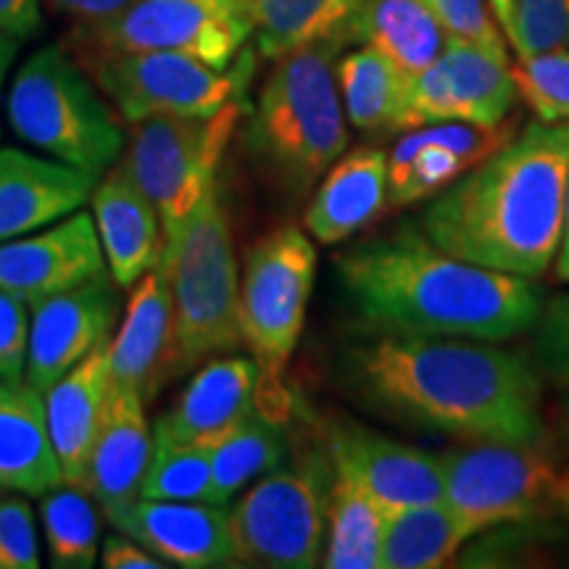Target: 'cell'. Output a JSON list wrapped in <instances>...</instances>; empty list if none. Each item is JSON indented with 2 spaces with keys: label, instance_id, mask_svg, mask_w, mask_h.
<instances>
[{
  "label": "cell",
  "instance_id": "cell-30",
  "mask_svg": "<svg viewBox=\"0 0 569 569\" xmlns=\"http://www.w3.org/2000/svg\"><path fill=\"white\" fill-rule=\"evenodd\" d=\"M336 469L327 511V540L322 567L327 569H380L382 532L388 515L346 469Z\"/></svg>",
  "mask_w": 569,
  "mask_h": 569
},
{
  "label": "cell",
  "instance_id": "cell-17",
  "mask_svg": "<svg viewBox=\"0 0 569 569\" xmlns=\"http://www.w3.org/2000/svg\"><path fill=\"white\" fill-rule=\"evenodd\" d=\"M507 140L503 130H482L467 122L401 132L388 153V206L401 209L427 201Z\"/></svg>",
  "mask_w": 569,
  "mask_h": 569
},
{
  "label": "cell",
  "instance_id": "cell-39",
  "mask_svg": "<svg viewBox=\"0 0 569 569\" xmlns=\"http://www.w3.org/2000/svg\"><path fill=\"white\" fill-rule=\"evenodd\" d=\"M446 122H459V109L446 69L440 67V61H436L432 67L409 77L403 132Z\"/></svg>",
  "mask_w": 569,
  "mask_h": 569
},
{
  "label": "cell",
  "instance_id": "cell-46",
  "mask_svg": "<svg viewBox=\"0 0 569 569\" xmlns=\"http://www.w3.org/2000/svg\"><path fill=\"white\" fill-rule=\"evenodd\" d=\"M17 51H19V40H13L11 34L0 32V96H3L6 74H9V69H11L13 56H17Z\"/></svg>",
  "mask_w": 569,
  "mask_h": 569
},
{
  "label": "cell",
  "instance_id": "cell-7",
  "mask_svg": "<svg viewBox=\"0 0 569 569\" xmlns=\"http://www.w3.org/2000/svg\"><path fill=\"white\" fill-rule=\"evenodd\" d=\"M317 253L309 232L282 224L248 248L240 272L243 346L261 369L264 411L284 419V369L293 359L306 325Z\"/></svg>",
  "mask_w": 569,
  "mask_h": 569
},
{
  "label": "cell",
  "instance_id": "cell-42",
  "mask_svg": "<svg viewBox=\"0 0 569 569\" xmlns=\"http://www.w3.org/2000/svg\"><path fill=\"white\" fill-rule=\"evenodd\" d=\"M101 565L106 569H163V567H169L167 561L148 551L146 546L138 543L134 538L124 536L122 530L113 532V536L103 540Z\"/></svg>",
  "mask_w": 569,
  "mask_h": 569
},
{
  "label": "cell",
  "instance_id": "cell-5",
  "mask_svg": "<svg viewBox=\"0 0 569 569\" xmlns=\"http://www.w3.org/2000/svg\"><path fill=\"white\" fill-rule=\"evenodd\" d=\"M174 306V375L243 346L240 267L219 180L172 240L161 264Z\"/></svg>",
  "mask_w": 569,
  "mask_h": 569
},
{
  "label": "cell",
  "instance_id": "cell-32",
  "mask_svg": "<svg viewBox=\"0 0 569 569\" xmlns=\"http://www.w3.org/2000/svg\"><path fill=\"white\" fill-rule=\"evenodd\" d=\"M361 42L386 53L403 74L415 77L440 59L446 32L422 0H372Z\"/></svg>",
  "mask_w": 569,
  "mask_h": 569
},
{
  "label": "cell",
  "instance_id": "cell-6",
  "mask_svg": "<svg viewBox=\"0 0 569 569\" xmlns=\"http://www.w3.org/2000/svg\"><path fill=\"white\" fill-rule=\"evenodd\" d=\"M6 117L27 146L101 177L124 151L113 106L63 46H42L13 77Z\"/></svg>",
  "mask_w": 569,
  "mask_h": 569
},
{
  "label": "cell",
  "instance_id": "cell-49",
  "mask_svg": "<svg viewBox=\"0 0 569 569\" xmlns=\"http://www.w3.org/2000/svg\"><path fill=\"white\" fill-rule=\"evenodd\" d=\"M0 490H3V488H0ZM0 496H3V493H0Z\"/></svg>",
  "mask_w": 569,
  "mask_h": 569
},
{
  "label": "cell",
  "instance_id": "cell-20",
  "mask_svg": "<svg viewBox=\"0 0 569 569\" xmlns=\"http://www.w3.org/2000/svg\"><path fill=\"white\" fill-rule=\"evenodd\" d=\"M90 206L111 280L119 288H132L140 277L161 264L163 227L159 211L119 161L98 177Z\"/></svg>",
  "mask_w": 569,
  "mask_h": 569
},
{
  "label": "cell",
  "instance_id": "cell-3",
  "mask_svg": "<svg viewBox=\"0 0 569 569\" xmlns=\"http://www.w3.org/2000/svg\"><path fill=\"white\" fill-rule=\"evenodd\" d=\"M569 180V122L532 119L430 198L422 232L443 251L540 280L557 259Z\"/></svg>",
  "mask_w": 569,
  "mask_h": 569
},
{
  "label": "cell",
  "instance_id": "cell-22",
  "mask_svg": "<svg viewBox=\"0 0 569 569\" xmlns=\"http://www.w3.org/2000/svg\"><path fill=\"white\" fill-rule=\"evenodd\" d=\"M51 440L67 486L88 490L90 457L111 398L109 343L84 356L42 393Z\"/></svg>",
  "mask_w": 569,
  "mask_h": 569
},
{
  "label": "cell",
  "instance_id": "cell-43",
  "mask_svg": "<svg viewBox=\"0 0 569 569\" xmlns=\"http://www.w3.org/2000/svg\"><path fill=\"white\" fill-rule=\"evenodd\" d=\"M42 24L40 0H0V32L13 40H30Z\"/></svg>",
  "mask_w": 569,
  "mask_h": 569
},
{
  "label": "cell",
  "instance_id": "cell-35",
  "mask_svg": "<svg viewBox=\"0 0 569 569\" xmlns=\"http://www.w3.org/2000/svg\"><path fill=\"white\" fill-rule=\"evenodd\" d=\"M488 9L517 59L569 48V0H488Z\"/></svg>",
  "mask_w": 569,
  "mask_h": 569
},
{
  "label": "cell",
  "instance_id": "cell-48",
  "mask_svg": "<svg viewBox=\"0 0 569 569\" xmlns=\"http://www.w3.org/2000/svg\"><path fill=\"white\" fill-rule=\"evenodd\" d=\"M553 425H557L561 443H565V448L569 451V396L561 398V403L557 407V417H553Z\"/></svg>",
  "mask_w": 569,
  "mask_h": 569
},
{
  "label": "cell",
  "instance_id": "cell-15",
  "mask_svg": "<svg viewBox=\"0 0 569 569\" xmlns=\"http://www.w3.org/2000/svg\"><path fill=\"white\" fill-rule=\"evenodd\" d=\"M327 453L332 465L359 480L386 515L443 501L440 453L422 451L356 422L327 430Z\"/></svg>",
  "mask_w": 569,
  "mask_h": 569
},
{
  "label": "cell",
  "instance_id": "cell-34",
  "mask_svg": "<svg viewBox=\"0 0 569 569\" xmlns=\"http://www.w3.org/2000/svg\"><path fill=\"white\" fill-rule=\"evenodd\" d=\"M140 496L211 503V443H180L153 436V453L140 482Z\"/></svg>",
  "mask_w": 569,
  "mask_h": 569
},
{
  "label": "cell",
  "instance_id": "cell-14",
  "mask_svg": "<svg viewBox=\"0 0 569 569\" xmlns=\"http://www.w3.org/2000/svg\"><path fill=\"white\" fill-rule=\"evenodd\" d=\"M119 284L106 272L32 306L24 380L46 393L84 356L111 340L119 317Z\"/></svg>",
  "mask_w": 569,
  "mask_h": 569
},
{
  "label": "cell",
  "instance_id": "cell-13",
  "mask_svg": "<svg viewBox=\"0 0 569 569\" xmlns=\"http://www.w3.org/2000/svg\"><path fill=\"white\" fill-rule=\"evenodd\" d=\"M106 272L109 264L96 222L82 209L0 243V290L21 298L30 309Z\"/></svg>",
  "mask_w": 569,
  "mask_h": 569
},
{
  "label": "cell",
  "instance_id": "cell-2",
  "mask_svg": "<svg viewBox=\"0 0 569 569\" xmlns=\"http://www.w3.org/2000/svg\"><path fill=\"white\" fill-rule=\"evenodd\" d=\"M336 269L367 322L382 332L507 343L538 322L543 290L443 251L422 227H396L336 256Z\"/></svg>",
  "mask_w": 569,
  "mask_h": 569
},
{
  "label": "cell",
  "instance_id": "cell-8",
  "mask_svg": "<svg viewBox=\"0 0 569 569\" xmlns=\"http://www.w3.org/2000/svg\"><path fill=\"white\" fill-rule=\"evenodd\" d=\"M336 469L325 448L284 461L230 509L234 565L311 569L322 565Z\"/></svg>",
  "mask_w": 569,
  "mask_h": 569
},
{
  "label": "cell",
  "instance_id": "cell-37",
  "mask_svg": "<svg viewBox=\"0 0 569 569\" xmlns=\"http://www.w3.org/2000/svg\"><path fill=\"white\" fill-rule=\"evenodd\" d=\"M530 332L532 365L540 377L559 388H569V293L543 301Z\"/></svg>",
  "mask_w": 569,
  "mask_h": 569
},
{
  "label": "cell",
  "instance_id": "cell-41",
  "mask_svg": "<svg viewBox=\"0 0 569 569\" xmlns=\"http://www.w3.org/2000/svg\"><path fill=\"white\" fill-rule=\"evenodd\" d=\"M30 319V306L0 290V380L3 382H24Z\"/></svg>",
  "mask_w": 569,
  "mask_h": 569
},
{
  "label": "cell",
  "instance_id": "cell-23",
  "mask_svg": "<svg viewBox=\"0 0 569 569\" xmlns=\"http://www.w3.org/2000/svg\"><path fill=\"white\" fill-rule=\"evenodd\" d=\"M386 206L388 153L372 146L353 148L311 190L303 227L317 243L336 246L372 224Z\"/></svg>",
  "mask_w": 569,
  "mask_h": 569
},
{
  "label": "cell",
  "instance_id": "cell-12",
  "mask_svg": "<svg viewBox=\"0 0 569 569\" xmlns=\"http://www.w3.org/2000/svg\"><path fill=\"white\" fill-rule=\"evenodd\" d=\"M440 461L443 503L469 538L557 511L553 493L561 469L540 446L467 443L440 453Z\"/></svg>",
  "mask_w": 569,
  "mask_h": 569
},
{
  "label": "cell",
  "instance_id": "cell-10",
  "mask_svg": "<svg viewBox=\"0 0 569 569\" xmlns=\"http://www.w3.org/2000/svg\"><path fill=\"white\" fill-rule=\"evenodd\" d=\"M127 124L159 113L211 117L246 96L253 53L213 69L174 51H71Z\"/></svg>",
  "mask_w": 569,
  "mask_h": 569
},
{
  "label": "cell",
  "instance_id": "cell-29",
  "mask_svg": "<svg viewBox=\"0 0 569 569\" xmlns=\"http://www.w3.org/2000/svg\"><path fill=\"white\" fill-rule=\"evenodd\" d=\"M288 461L282 417L253 409L211 440V503H230L248 486Z\"/></svg>",
  "mask_w": 569,
  "mask_h": 569
},
{
  "label": "cell",
  "instance_id": "cell-19",
  "mask_svg": "<svg viewBox=\"0 0 569 569\" xmlns=\"http://www.w3.org/2000/svg\"><path fill=\"white\" fill-rule=\"evenodd\" d=\"M98 177L48 156L0 148V243L80 211Z\"/></svg>",
  "mask_w": 569,
  "mask_h": 569
},
{
  "label": "cell",
  "instance_id": "cell-40",
  "mask_svg": "<svg viewBox=\"0 0 569 569\" xmlns=\"http://www.w3.org/2000/svg\"><path fill=\"white\" fill-rule=\"evenodd\" d=\"M38 528L32 507L19 496H0V569H38Z\"/></svg>",
  "mask_w": 569,
  "mask_h": 569
},
{
  "label": "cell",
  "instance_id": "cell-27",
  "mask_svg": "<svg viewBox=\"0 0 569 569\" xmlns=\"http://www.w3.org/2000/svg\"><path fill=\"white\" fill-rule=\"evenodd\" d=\"M438 61L446 69L457 98L459 122L482 130H501L519 98L509 56L472 42L446 40Z\"/></svg>",
  "mask_w": 569,
  "mask_h": 569
},
{
  "label": "cell",
  "instance_id": "cell-45",
  "mask_svg": "<svg viewBox=\"0 0 569 569\" xmlns=\"http://www.w3.org/2000/svg\"><path fill=\"white\" fill-rule=\"evenodd\" d=\"M553 274L559 282L569 284V180H567V196H565V222H561V240L557 259H553Z\"/></svg>",
  "mask_w": 569,
  "mask_h": 569
},
{
  "label": "cell",
  "instance_id": "cell-9",
  "mask_svg": "<svg viewBox=\"0 0 569 569\" xmlns=\"http://www.w3.org/2000/svg\"><path fill=\"white\" fill-rule=\"evenodd\" d=\"M240 117L243 98L211 117L159 113L130 124L119 163L159 211L163 243L182 230L206 190L219 180V163Z\"/></svg>",
  "mask_w": 569,
  "mask_h": 569
},
{
  "label": "cell",
  "instance_id": "cell-28",
  "mask_svg": "<svg viewBox=\"0 0 569 569\" xmlns=\"http://www.w3.org/2000/svg\"><path fill=\"white\" fill-rule=\"evenodd\" d=\"M338 88L348 124L369 134L403 132L409 74L386 53L361 42L338 61Z\"/></svg>",
  "mask_w": 569,
  "mask_h": 569
},
{
  "label": "cell",
  "instance_id": "cell-31",
  "mask_svg": "<svg viewBox=\"0 0 569 569\" xmlns=\"http://www.w3.org/2000/svg\"><path fill=\"white\" fill-rule=\"evenodd\" d=\"M469 532L443 501L388 515L380 569H438L457 557Z\"/></svg>",
  "mask_w": 569,
  "mask_h": 569
},
{
  "label": "cell",
  "instance_id": "cell-24",
  "mask_svg": "<svg viewBox=\"0 0 569 569\" xmlns=\"http://www.w3.org/2000/svg\"><path fill=\"white\" fill-rule=\"evenodd\" d=\"M153 453V430L146 417V398L132 388H113L109 409L90 457L88 493L101 511L140 496L148 461Z\"/></svg>",
  "mask_w": 569,
  "mask_h": 569
},
{
  "label": "cell",
  "instance_id": "cell-1",
  "mask_svg": "<svg viewBox=\"0 0 569 569\" xmlns=\"http://www.w3.org/2000/svg\"><path fill=\"white\" fill-rule=\"evenodd\" d=\"M343 372L367 407L398 425L465 443H546L543 377L498 343L382 332L351 346Z\"/></svg>",
  "mask_w": 569,
  "mask_h": 569
},
{
  "label": "cell",
  "instance_id": "cell-16",
  "mask_svg": "<svg viewBox=\"0 0 569 569\" xmlns=\"http://www.w3.org/2000/svg\"><path fill=\"white\" fill-rule=\"evenodd\" d=\"M103 515L113 528L172 567L211 569L234 565L230 509L224 503L159 501L138 496Z\"/></svg>",
  "mask_w": 569,
  "mask_h": 569
},
{
  "label": "cell",
  "instance_id": "cell-44",
  "mask_svg": "<svg viewBox=\"0 0 569 569\" xmlns=\"http://www.w3.org/2000/svg\"><path fill=\"white\" fill-rule=\"evenodd\" d=\"M134 0H51V6L59 13L74 21V27H88V24H101L119 17L124 9H130Z\"/></svg>",
  "mask_w": 569,
  "mask_h": 569
},
{
  "label": "cell",
  "instance_id": "cell-36",
  "mask_svg": "<svg viewBox=\"0 0 569 569\" xmlns=\"http://www.w3.org/2000/svg\"><path fill=\"white\" fill-rule=\"evenodd\" d=\"M511 71H515L519 98L528 103L538 122H569V48L519 56Z\"/></svg>",
  "mask_w": 569,
  "mask_h": 569
},
{
  "label": "cell",
  "instance_id": "cell-4",
  "mask_svg": "<svg viewBox=\"0 0 569 569\" xmlns=\"http://www.w3.org/2000/svg\"><path fill=\"white\" fill-rule=\"evenodd\" d=\"M332 46L301 48L274 59L246 130L256 167L288 198L311 196L348 148Z\"/></svg>",
  "mask_w": 569,
  "mask_h": 569
},
{
  "label": "cell",
  "instance_id": "cell-38",
  "mask_svg": "<svg viewBox=\"0 0 569 569\" xmlns=\"http://www.w3.org/2000/svg\"><path fill=\"white\" fill-rule=\"evenodd\" d=\"M422 3L438 19L446 40L472 42V46L509 56V46L488 9V0H422Z\"/></svg>",
  "mask_w": 569,
  "mask_h": 569
},
{
  "label": "cell",
  "instance_id": "cell-47",
  "mask_svg": "<svg viewBox=\"0 0 569 569\" xmlns=\"http://www.w3.org/2000/svg\"><path fill=\"white\" fill-rule=\"evenodd\" d=\"M553 507H557V515H561L569 522V472H561L557 493H553Z\"/></svg>",
  "mask_w": 569,
  "mask_h": 569
},
{
  "label": "cell",
  "instance_id": "cell-33",
  "mask_svg": "<svg viewBox=\"0 0 569 569\" xmlns=\"http://www.w3.org/2000/svg\"><path fill=\"white\" fill-rule=\"evenodd\" d=\"M40 519L46 530L51 567L56 569H90L101 546V519L96 498L84 488L61 482L40 496Z\"/></svg>",
  "mask_w": 569,
  "mask_h": 569
},
{
  "label": "cell",
  "instance_id": "cell-26",
  "mask_svg": "<svg viewBox=\"0 0 569 569\" xmlns=\"http://www.w3.org/2000/svg\"><path fill=\"white\" fill-rule=\"evenodd\" d=\"M61 482L46 398L27 380H0V488L40 498Z\"/></svg>",
  "mask_w": 569,
  "mask_h": 569
},
{
  "label": "cell",
  "instance_id": "cell-21",
  "mask_svg": "<svg viewBox=\"0 0 569 569\" xmlns=\"http://www.w3.org/2000/svg\"><path fill=\"white\" fill-rule=\"evenodd\" d=\"M261 401V369L246 356H217L198 367L169 415L159 417L153 436L180 443H211L251 415Z\"/></svg>",
  "mask_w": 569,
  "mask_h": 569
},
{
  "label": "cell",
  "instance_id": "cell-18",
  "mask_svg": "<svg viewBox=\"0 0 569 569\" xmlns=\"http://www.w3.org/2000/svg\"><path fill=\"white\" fill-rule=\"evenodd\" d=\"M119 332L109 340L113 388H132L146 403L174 375V306L167 274L156 267L132 284Z\"/></svg>",
  "mask_w": 569,
  "mask_h": 569
},
{
  "label": "cell",
  "instance_id": "cell-25",
  "mask_svg": "<svg viewBox=\"0 0 569 569\" xmlns=\"http://www.w3.org/2000/svg\"><path fill=\"white\" fill-rule=\"evenodd\" d=\"M372 0H246L256 48L274 61L301 48H346L361 42Z\"/></svg>",
  "mask_w": 569,
  "mask_h": 569
},
{
  "label": "cell",
  "instance_id": "cell-11",
  "mask_svg": "<svg viewBox=\"0 0 569 569\" xmlns=\"http://www.w3.org/2000/svg\"><path fill=\"white\" fill-rule=\"evenodd\" d=\"M248 38L246 0H134L101 24L71 27L69 51H174L230 69Z\"/></svg>",
  "mask_w": 569,
  "mask_h": 569
}]
</instances>
